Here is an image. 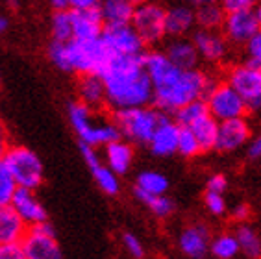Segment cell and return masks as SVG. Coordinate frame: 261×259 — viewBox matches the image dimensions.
<instances>
[{"label":"cell","mask_w":261,"mask_h":259,"mask_svg":"<svg viewBox=\"0 0 261 259\" xmlns=\"http://www.w3.org/2000/svg\"><path fill=\"white\" fill-rule=\"evenodd\" d=\"M100 76L106 85V104L115 111L154 102V84L145 69V52L111 56Z\"/></svg>","instance_id":"6da1fadb"},{"label":"cell","mask_w":261,"mask_h":259,"mask_svg":"<svg viewBox=\"0 0 261 259\" xmlns=\"http://www.w3.org/2000/svg\"><path fill=\"white\" fill-rule=\"evenodd\" d=\"M111 56L113 54L106 46L102 35L95 39H52V43L48 45V58L52 65L63 72L100 74Z\"/></svg>","instance_id":"7a4b0ae2"},{"label":"cell","mask_w":261,"mask_h":259,"mask_svg":"<svg viewBox=\"0 0 261 259\" xmlns=\"http://www.w3.org/2000/svg\"><path fill=\"white\" fill-rule=\"evenodd\" d=\"M215 84H211L204 72L196 69H186L171 84L154 89V104L161 111H178L193 100L207 96Z\"/></svg>","instance_id":"3957f363"},{"label":"cell","mask_w":261,"mask_h":259,"mask_svg":"<svg viewBox=\"0 0 261 259\" xmlns=\"http://www.w3.org/2000/svg\"><path fill=\"white\" fill-rule=\"evenodd\" d=\"M69 122L74 134L80 137V143L91 146H106L111 141L122 137L121 128L117 122H110L96 113V108H91L86 102H70L67 108Z\"/></svg>","instance_id":"277c9868"},{"label":"cell","mask_w":261,"mask_h":259,"mask_svg":"<svg viewBox=\"0 0 261 259\" xmlns=\"http://www.w3.org/2000/svg\"><path fill=\"white\" fill-rule=\"evenodd\" d=\"M163 119V111L152 110L146 106L141 108H126L115 111V122L121 128L122 135L132 143L148 145L152 135Z\"/></svg>","instance_id":"5b68a950"},{"label":"cell","mask_w":261,"mask_h":259,"mask_svg":"<svg viewBox=\"0 0 261 259\" xmlns=\"http://www.w3.org/2000/svg\"><path fill=\"white\" fill-rule=\"evenodd\" d=\"M2 160L19 187H28L35 191L43 184V178H45L43 163L28 146H10Z\"/></svg>","instance_id":"8992f818"},{"label":"cell","mask_w":261,"mask_h":259,"mask_svg":"<svg viewBox=\"0 0 261 259\" xmlns=\"http://www.w3.org/2000/svg\"><path fill=\"white\" fill-rule=\"evenodd\" d=\"M26 259H60L61 248L56 241V231L48 222H37L28 226L24 239L20 241Z\"/></svg>","instance_id":"52a82bcc"},{"label":"cell","mask_w":261,"mask_h":259,"mask_svg":"<svg viewBox=\"0 0 261 259\" xmlns=\"http://www.w3.org/2000/svg\"><path fill=\"white\" fill-rule=\"evenodd\" d=\"M206 102L207 108H210V113L219 122L228 119H237V117H245L246 111H248L246 100L230 84H215V87L207 93Z\"/></svg>","instance_id":"ba28073f"},{"label":"cell","mask_w":261,"mask_h":259,"mask_svg":"<svg viewBox=\"0 0 261 259\" xmlns=\"http://www.w3.org/2000/svg\"><path fill=\"white\" fill-rule=\"evenodd\" d=\"M165 17L167 10H163L156 2H143L136 8L132 26L145 41V45H154L167 35L165 30Z\"/></svg>","instance_id":"9c48e42d"},{"label":"cell","mask_w":261,"mask_h":259,"mask_svg":"<svg viewBox=\"0 0 261 259\" xmlns=\"http://www.w3.org/2000/svg\"><path fill=\"white\" fill-rule=\"evenodd\" d=\"M228 84L246 100L248 111L261 110V69L248 61L231 67L228 72Z\"/></svg>","instance_id":"30bf717a"},{"label":"cell","mask_w":261,"mask_h":259,"mask_svg":"<svg viewBox=\"0 0 261 259\" xmlns=\"http://www.w3.org/2000/svg\"><path fill=\"white\" fill-rule=\"evenodd\" d=\"M102 39L113 56L143 54V48H145V41L141 39V35L132 24L104 26Z\"/></svg>","instance_id":"8fae6325"},{"label":"cell","mask_w":261,"mask_h":259,"mask_svg":"<svg viewBox=\"0 0 261 259\" xmlns=\"http://www.w3.org/2000/svg\"><path fill=\"white\" fill-rule=\"evenodd\" d=\"M259 30L261 24L254 10L230 11L222 22V34L233 45H246Z\"/></svg>","instance_id":"7c38bea8"},{"label":"cell","mask_w":261,"mask_h":259,"mask_svg":"<svg viewBox=\"0 0 261 259\" xmlns=\"http://www.w3.org/2000/svg\"><path fill=\"white\" fill-rule=\"evenodd\" d=\"M80 152L82 158L86 161V165L89 167L91 174L95 178L96 185L100 187L102 193L110 194V196H115L119 191H121V184H119V178H117V172L111 169L108 163H102L98 154L95 152V146L86 145V143H80Z\"/></svg>","instance_id":"4fadbf2b"},{"label":"cell","mask_w":261,"mask_h":259,"mask_svg":"<svg viewBox=\"0 0 261 259\" xmlns=\"http://www.w3.org/2000/svg\"><path fill=\"white\" fill-rule=\"evenodd\" d=\"M72 17V39H95L104 32V19L98 6L91 8H70Z\"/></svg>","instance_id":"5bb4252c"},{"label":"cell","mask_w":261,"mask_h":259,"mask_svg":"<svg viewBox=\"0 0 261 259\" xmlns=\"http://www.w3.org/2000/svg\"><path fill=\"white\" fill-rule=\"evenodd\" d=\"M250 137V126L245 117L228 119L219 122V135H217V150L222 152H233L243 146Z\"/></svg>","instance_id":"9a60e30c"},{"label":"cell","mask_w":261,"mask_h":259,"mask_svg":"<svg viewBox=\"0 0 261 259\" xmlns=\"http://www.w3.org/2000/svg\"><path fill=\"white\" fill-rule=\"evenodd\" d=\"M178 139H180V124L163 115V119L152 135L148 146H150V152L154 156L167 158V156L178 152Z\"/></svg>","instance_id":"2e32d148"},{"label":"cell","mask_w":261,"mask_h":259,"mask_svg":"<svg viewBox=\"0 0 261 259\" xmlns=\"http://www.w3.org/2000/svg\"><path fill=\"white\" fill-rule=\"evenodd\" d=\"M193 43H195L198 54L207 61H222L228 56V39L224 34H219L210 28H202L193 34Z\"/></svg>","instance_id":"e0dca14e"},{"label":"cell","mask_w":261,"mask_h":259,"mask_svg":"<svg viewBox=\"0 0 261 259\" xmlns=\"http://www.w3.org/2000/svg\"><path fill=\"white\" fill-rule=\"evenodd\" d=\"M145 69L150 76L154 89L163 87V85L171 84L181 70L178 65L172 63V60L167 56V52H150L145 54Z\"/></svg>","instance_id":"ac0fdd59"},{"label":"cell","mask_w":261,"mask_h":259,"mask_svg":"<svg viewBox=\"0 0 261 259\" xmlns=\"http://www.w3.org/2000/svg\"><path fill=\"white\" fill-rule=\"evenodd\" d=\"M11 208L20 215V219L24 220L28 226L46 220L45 208L41 205L39 200L35 198L34 189H28V187H17L15 194L11 198Z\"/></svg>","instance_id":"d6986e66"},{"label":"cell","mask_w":261,"mask_h":259,"mask_svg":"<svg viewBox=\"0 0 261 259\" xmlns=\"http://www.w3.org/2000/svg\"><path fill=\"white\" fill-rule=\"evenodd\" d=\"M178 244H180V250L187 255V257L200 259V257H204L211 248L210 231H207L206 226L193 224L180 234Z\"/></svg>","instance_id":"ffe728a7"},{"label":"cell","mask_w":261,"mask_h":259,"mask_svg":"<svg viewBox=\"0 0 261 259\" xmlns=\"http://www.w3.org/2000/svg\"><path fill=\"white\" fill-rule=\"evenodd\" d=\"M196 24V11L193 6H174L167 10L165 17V30L171 37H184L186 34L195 28Z\"/></svg>","instance_id":"44dd1931"},{"label":"cell","mask_w":261,"mask_h":259,"mask_svg":"<svg viewBox=\"0 0 261 259\" xmlns=\"http://www.w3.org/2000/svg\"><path fill=\"white\" fill-rule=\"evenodd\" d=\"M26 231L28 224L20 219L11 204L0 205V243H20Z\"/></svg>","instance_id":"7402d4cb"},{"label":"cell","mask_w":261,"mask_h":259,"mask_svg":"<svg viewBox=\"0 0 261 259\" xmlns=\"http://www.w3.org/2000/svg\"><path fill=\"white\" fill-rule=\"evenodd\" d=\"M137 6L132 0H100L98 10L102 13L106 26L113 24H132Z\"/></svg>","instance_id":"603a6c76"},{"label":"cell","mask_w":261,"mask_h":259,"mask_svg":"<svg viewBox=\"0 0 261 259\" xmlns=\"http://www.w3.org/2000/svg\"><path fill=\"white\" fill-rule=\"evenodd\" d=\"M78 96L82 102H86L91 108H100L106 104V85L100 74L96 72H87L82 74L80 82H78Z\"/></svg>","instance_id":"cb8c5ba5"},{"label":"cell","mask_w":261,"mask_h":259,"mask_svg":"<svg viewBox=\"0 0 261 259\" xmlns=\"http://www.w3.org/2000/svg\"><path fill=\"white\" fill-rule=\"evenodd\" d=\"M167 56L172 60V63L178 65L180 69H195L198 63V50H196L195 43L184 39V37H176L174 41H171L167 45Z\"/></svg>","instance_id":"d4e9b609"},{"label":"cell","mask_w":261,"mask_h":259,"mask_svg":"<svg viewBox=\"0 0 261 259\" xmlns=\"http://www.w3.org/2000/svg\"><path fill=\"white\" fill-rule=\"evenodd\" d=\"M134 161V148L130 143L122 139L111 141L106 145V163L115 170L117 174H126Z\"/></svg>","instance_id":"484cf974"},{"label":"cell","mask_w":261,"mask_h":259,"mask_svg":"<svg viewBox=\"0 0 261 259\" xmlns=\"http://www.w3.org/2000/svg\"><path fill=\"white\" fill-rule=\"evenodd\" d=\"M195 132V135L200 141L202 150H211L217 146V135H219V120L213 115H206L200 120H196L195 124L189 126Z\"/></svg>","instance_id":"4316f807"},{"label":"cell","mask_w":261,"mask_h":259,"mask_svg":"<svg viewBox=\"0 0 261 259\" xmlns=\"http://www.w3.org/2000/svg\"><path fill=\"white\" fill-rule=\"evenodd\" d=\"M226 19V10L221 6V2H207L204 6L196 8V22L202 28H210V30H217L219 26H222Z\"/></svg>","instance_id":"83f0119b"},{"label":"cell","mask_w":261,"mask_h":259,"mask_svg":"<svg viewBox=\"0 0 261 259\" xmlns=\"http://www.w3.org/2000/svg\"><path fill=\"white\" fill-rule=\"evenodd\" d=\"M134 194H136V198L139 200V202H143V204H145L146 208L152 211V213L156 215V217H160V219H163V217H169V215L172 213V210H174L172 200L167 198L165 194L146 193V191L139 189V187H136V189H134Z\"/></svg>","instance_id":"f1b7e54d"},{"label":"cell","mask_w":261,"mask_h":259,"mask_svg":"<svg viewBox=\"0 0 261 259\" xmlns=\"http://www.w3.org/2000/svg\"><path fill=\"white\" fill-rule=\"evenodd\" d=\"M236 235H237V239H239L241 252L246 257H252V259L261 257V235L257 234L256 229L243 224L237 228Z\"/></svg>","instance_id":"f546056e"},{"label":"cell","mask_w":261,"mask_h":259,"mask_svg":"<svg viewBox=\"0 0 261 259\" xmlns=\"http://www.w3.org/2000/svg\"><path fill=\"white\" fill-rule=\"evenodd\" d=\"M174 115H176V122L180 126H193L196 120H200L202 117L210 115V108H207L206 100L198 98V100L189 102V104H186L178 111H174Z\"/></svg>","instance_id":"4dcf8cb0"},{"label":"cell","mask_w":261,"mask_h":259,"mask_svg":"<svg viewBox=\"0 0 261 259\" xmlns=\"http://www.w3.org/2000/svg\"><path fill=\"white\" fill-rule=\"evenodd\" d=\"M210 252L219 259L236 257V255L241 252V246H239V239H237V235H231V234L217 235L215 239L211 241Z\"/></svg>","instance_id":"1f68e13d"},{"label":"cell","mask_w":261,"mask_h":259,"mask_svg":"<svg viewBox=\"0 0 261 259\" xmlns=\"http://www.w3.org/2000/svg\"><path fill=\"white\" fill-rule=\"evenodd\" d=\"M136 187L152 194H165L167 189H169V179H167V176L156 172V170H145L137 176Z\"/></svg>","instance_id":"d6a6232c"},{"label":"cell","mask_w":261,"mask_h":259,"mask_svg":"<svg viewBox=\"0 0 261 259\" xmlns=\"http://www.w3.org/2000/svg\"><path fill=\"white\" fill-rule=\"evenodd\" d=\"M52 39L56 41H69L72 39V17L70 10H54V15L50 20Z\"/></svg>","instance_id":"836d02e7"},{"label":"cell","mask_w":261,"mask_h":259,"mask_svg":"<svg viewBox=\"0 0 261 259\" xmlns=\"http://www.w3.org/2000/svg\"><path fill=\"white\" fill-rule=\"evenodd\" d=\"M202 152L200 141L189 126H180V139H178V154L184 158H193Z\"/></svg>","instance_id":"e575fe53"},{"label":"cell","mask_w":261,"mask_h":259,"mask_svg":"<svg viewBox=\"0 0 261 259\" xmlns=\"http://www.w3.org/2000/svg\"><path fill=\"white\" fill-rule=\"evenodd\" d=\"M17 182L15 178L11 176L10 169L6 167L4 160H0V205H8L11 204V198L17 191Z\"/></svg>","instance_id":"d590c367"},{"label":"cell","mask_w":261,"mask_h":259,"mask_svg":"<svg viewBox=\"0 0 261 259\" xmlns=\"http://www.w3.org/2000/svg\"><path fill=\"white\" fill-rule=\"evenodd\" d=\"M204 202H206V208L211 215H217V217H219V215L226 213V202H224V198H222V193L207 191Z\"/></svg>","instance_id":"8d00e7d4"},{"label":"cell","mask_w":261,"mask_h":259,"mask_svg":"<svg viewBox=\"0 0 261 259\" xmlns=\"http://www.w3.org/2000/svg\"><path fill=\"white\" fill-rule=\"evenodd\" d=\"M245 46H246V56H248V63L261 69V30Z\"/></svg>","instance_id":"74e56055"},{"label":"cell","mask_w":261,"mask_h":259,"mask_svg":"<svg viewBox=\"0 0 261 259\" xmlns=\"http://www.w3.org/2000/svg\"><path fill=\"white\" fill-rule=\"evenodd\" d=\"M0 259H26L22 243H0Z\"/></svg>","instance_id":"f35d334b"},{"label":"cell","mask_w":261,"mask_h":259,"mask_svg":"<svg viewBox=\"0 0 261 259\" xmlns=\"http://www.w3.org/2000/svg\"><path fill=\"white\" fill-rule=\"evenodd\" d=\"M122 244H124L126 252H128L132 257L141 259L143 255H145V248H143V244H141V241L137 239L134 234H124V235H122Z\"/></svg>","instance_id":"ab89813d"},{"label":"cell","mask_w":261,"mask_h":259,"mask_svg":"<svg viewBox=\"0 0 261 259\" xmlns=\"http://www.w3.org/2000/svg\"><path fill=\"white\" fill-rule=\"evenodd\" d=\"M221 6L226 10V13L230 11H241V10H254L259 0H219Z\"/></svg>","instance_id":"60d3db41"},{"label":"cell","mask_w":261,"mask_h":259,"mask_svg":"<svg viewBox=\"0 0 261 259\" xmlns=\"http://www.w3.org/2000/svg\"><path fill=\"white\" fill-rule=\"evenodd\" d=\"M228 187L226 178L222 174H213L207 179V191H215V193H224Z\"/></svg>","instance_id":"b9f144b4"},{"label":"cell","mask_w":261,"mask_h":259,"mask_svg":"<svg viewBox=\"0 0 261 259\" xmlns=\"http://www.w3.org/2000/svg\"><path fill=\"white\" fill-rule=\"evenodd\" d=\"M248 156H250L252 160H259L261 158V134L252 139L250 146H248Z\"/></svg>","instance_id":"7bdbcfd3"},{"label":"cell","mask_w":261,"mask_h":259,"mask_svg":"<svg viewBox=\"0 0 261 259\" xmlns=\"http://www.w3.org/2000/svg\"><path fill=\"white\" fill-rule=\"evenodd\" d=\"M10 148V145H8V130H6L4 122H2V119H0V160L4 158L6 150Z\"/></svg>","instance_id":"ee69618b"},{"label":"cell","mask_w":261,"mask_h":259,"mask_svg":"<svg viewBox=\"0 0 261 259\" xmlns=\"http://www.w3.org/2000/svg\"><path fill=\"white\" fill-rule=\"evenodd\" d=\"M70 8H91V6H98L100 0H67Z\"/></svg>","instance_id":"f6af8a7d"},{"label":"cell","mask_w":261,"mask_h":259,"mask_svg":"<svg viewBox=\"0 0 261 259\" xmlns=\"http://www.w3.org/2000/svg\"><path fill=\"white\" fill-rule=\"evenodd\" d=\"M231 215H233V219H236V220L243 222L245 219H248V208H246V205H237Z\"/></svg>","instance_id":"bcb514c9"},{"label":"cell","mask_w":261,"mask_h":259,"mask_svg":"<svg viewBox=\"0 0 261 259\" xmlns=\"http://www.w3.org/2000/svg\"><path fill=\"white\" fill-rule=\"evenodd\" d=\"M8 28H10V20H8V17L0 15V35L6 34V32H8Z\"/></svg>","instance_id":"7dc6e473"},{"label":"cell","mask_w":261,"mask_h":259,"mask_svg":"<svg viewBox=\"0 0 261 259\" xmlns=\"http://www.w3.org/2000/svg\"><path fill=\"white\" fill-rule=\"evenodd\" d=\"M181 2H186V4L193 6V8H198V6H204L207 2H215V0H181Z\"/></svg>","instance_id":"c3c4849f"},{"label":"cell","mask_w":261,"mask_h":259,"mask_svg":"<svg viewBox=\"0 0 261 259\" xmlns=\"http://www.w3.org/2000/svg\"><path fill=\"white\" fill-rule=\"evenodd\" d=\"M6 2H8L10 8H17V6H19V0H6Z\"/></svg>","instance_id":"681fc988"},{"label":"cell","mask_w":261,"mask_h":259,"mask_svg":"<svg viewBox=\"0 0 261 259\" xmlns=\"http://www.w3.org/2000/svg\"><path fill=\"white\" fill-rule=\"evenodd\" d=\"M256 15H257V20H259V24H261V4L257 6V10H256Z\"/></svg>","instance_id":"f907efd6"},{"label":"cell","mask_w":261,"mask_h":259,"mask_svg":"<svg viewBox=\"0 0 261 259\" xmlns=\"http://www.w3.org/2000/svg\"><path fill=\"white\" fill-rule=\"evenodd\" d=\"M132 2H134L136 6H139V4H143V2H146V0H132Z\"/></svg>","instance_id":"816d5d0a"}]
</instances>
